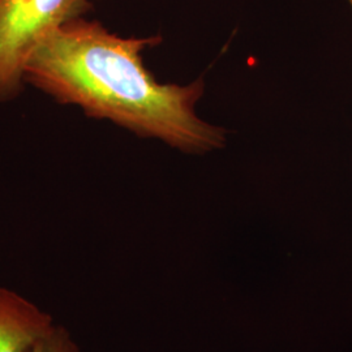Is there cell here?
Wrapping results in <instances>:
<instances>
[{
    "label": "cell",
    "mask_w": 352,
    "mask_h": 352,
    "mask_svg": "<svg viewBox=\"0 0 352 352\" xmlns=\"http://www.w3.org/2000/svg\"><path fill=\"white\" fill-rule=\"evenodd\" d=\"M161 42V36L120 37L97 20L77 17L41 41L26 63V85L184 153L222 148L225 129L196 115L204 81L161 84L145 67L142 51Z\"/></svg>",
    "instance_id": "1"
},
{
    "label": "cell",
    "mask_w": 352,
    "mask_h": 352,
    "mask_svg": "<svg viewBox=\"0 0 352 352\" xmlns=\"http://www.w3.org/2000/svg\"><path fill=\"white\" fill-rule=\"evenodd\" d=\"M93 8L90 0H0V102L25 88L26 63L41 41Z\"/></svg>",
    "instance_id": "2"
},
{
    "label": "cell",
    "mask_w": 352,
    "mask_h": 352,
    "mask_svg": "<svg viewBox=\"0 0 352 352\" xmlns=\"http://www.w3.org/2000/svg\"><path fill=\"white\" fill-rule=\"evenodd\" d=\"M55 325L36 302L0 286V352H36Z\"/></svg>",
    "instance_id": "3"
},
{
    "label": "cell",
    "mask_w": 352,
    "mask_h": 352,
    "mask_svg": "<svg viewBox=\"0 0 352 352\" xmlns=\"http://www.w3.org/2000/svg\"><path fill=\"white\" fill-rule=\"evenodd\" d=\"M36 352H81L72 334L62 327L55 325L50 334L38 346Z\"/></svg>",
    "instance_id": "4"
},
{
    "label": "cell",
    "mask_w": 352,
    "mask_h": 352,
    "mask_svg": "<svg viewBox=\"0 0 352 352\" xmlns=\"http://www.w3.org/2000/svg\"><path fill=\"white\" fill-rule=\"evenodd\" d=\"M347 1H349V3H350V6H351V8H352V0H347Z\"/></svg>",
    "instance_id": "5"
}]
</instances>
